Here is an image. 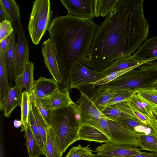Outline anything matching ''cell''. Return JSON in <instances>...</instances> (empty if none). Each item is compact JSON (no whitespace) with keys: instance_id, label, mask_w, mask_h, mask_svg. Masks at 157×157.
I'll use <instances>...</instances> for the list:
<instances>
[{"instance_id":"obj_20","label":"cell","mask_w":157,"mask_h":157,"mask_svg":"<svg viewBox=\"0 0 157 157\" xmlns=\"http://www.w3.org/2000/svg\"><path fill=\"white\" fill-rule=\"evenodd\" d=\"M146 61L134 58L132 55L118 59L101 71L107 75L115 71L125 69L134 67H139Z\"/></svg>"},{"instance_id":"obj_46","label":"cell","mask_w":157,"mask_h":157,"mask_svg":"<svg viewBox=\"0 0 157 157\" xmlns=\"http://www.w3.org/2000/svg\"><path fill=\"white\" fill-rule=\"evenodd\" d=\"M152 131L157 136V128L156 129L153 130Z\"/></svg>"},{"instance_id":"obj_6","label":"cell","mask_w":157,"mask_h":157,"mask_svg":"<svg viewBox=\"0 0 157 157\" xmlns=\"http://www.w3.org/2000/svg\"><path fill=\"white\" fill-rule=\"evenodd\" d=\"M12 24L17 37L15 46L13 69V78L15 80L22 74L27 63L29 61V48L21 21Z\"/></svg>"},{"instance_id":"obj_5","label":"cell","mask_w":157,"mask_h":157,"mask_svg":"<svg viewBox=\"0 0 157 157\" xmlns=\"http://www.w3.org/2000/svg\"><path fill=\"white\" fill-rule=\"evenodd\" d=\"M53 13L50 0H36L33 2L28 28L29 35L35 45L38 44L49 29Z\"/></svg>"},{"instance_id":"obj_14","label":"cell","mask_w":157,"mask_h":157,"mask_svg":"<svg viewBox=\"0 0 157 157\" xmlns=\"http://www.w3.org/2000/svg\"><path fill=\"white\" fill-rule=\"evenodd\" d=\"M59 88L58 83L53 78L40 77L34 81L33 92L36 97L45 98L48 97Z\"/></svg>"},{"instance_id":"obj_23","label":"cell","mask_w":157,"mask_h":157,"mask_svg":"<svg viewBox=\"0 0 157 157\" xmlns=\"http://www.w3.org/2000/svg\"><path fill=\"white\" fill-rule=\"evenodd\" d=\"M119 0H94V17H106L115 9Z\"/></svg>"},{"instance_id":"obj_8","label":"cell","mask_w":157,"mask_h":157,"mask_svg":"<svg viewBox=\"0 0 157 157\" xmlns=\"http://www.w3.org/2000/svg\"><path fill=\"white\" fill-rule=\"evenodd\" d=\"M111 138L109 142L139 147V133L129 130L114 120H108Z\"/></svg>"},{"instance_id":"obj_33","label":"cell","mask_w":157,"mask_h":157,"mask_svg":"<svg viewBox=\"0 0 157 157\" xmlns=\"http://www.w3.org/2000/svg\"><path fill=\"white\" fill-rule=\"evenodd\" d=\"M34 97L39 110L46 123L50 126V119L52 109L50 106L48 97L40 98H36L35 96Z\"/></svg>"},{"instance_id":"obj_47","label":"cell","mask_w":157,"mask_h":157,"mask_svg":"<svg viewBox=\"0 0 157 157\" xmlns=\"http://www.w3.org/2000/svg\"><path fill=\"white\" fill-rule=\"evenodd\" d=\"M154 88L157 90V81H156L155 84Z\"/></svg>"},{"instance_id":"obj_9","label":"cell","mask_w":157,"mask_h":157,"mask_svg":"<svg viewBox=\"0 0 157 157\" xmlns=\"http://www.w3.org/2000/svg\"><path fill=\"white\" fill-rule=\"evenodd\" d=\"M79 90L80 96L75 104L80 116L82 124L89 121L100 118L108 119L97 108L91 98L81 89Z\"/></svg>"},{"instance_id":"obj_27","label":"cell","mask_w":157,"mask_h":157,"mask_svg":"<svg viewBox=\"0 0 157 157\" xmlns=\"http://www.w3.org/2000/svg\"><path fill=\"white\" fill-rule=\"evenodd\" d=\"M47 157H62L54 131L51 126L48 128L45 144Z\"/></svg>"},{"instance_id":"obj_31","label":"cell","mask_w":157,"mask_h":157,"mask_svg":"<svg viewBox=\"0 0 157 157\" xmlns=\"http://www.w3.org/2000/svg\"><path fill=\"white\" fill-rule=\"evenodd\" d=\"M31 94L29 93L25 90L22 93L21 105V121L22 123L21 132L25 131L28 123L30 97Z\"/></svg>"},{"instance_id":"obj_18","label":"cell","mask_w":157,"mask_h":157,"mask_svg":"<svg viewBox=\"0 0 157 157\" xmlns=\"http://www.w3.org/2000/svg\"><path fill=\"white\" fill-rule=\"evenodd\" d=\"M69 90L67 88H59L48 97L52 109L65 107L74 103L70 98Z\"/></svg>"},{"instance_id":"obj_12","label":"cell","mask_w":157,"mask_h":157,"mask_svg":"<svg viewBox=\"0 0 157 157\" xmlns=\"http://www.w3.org/2000/svg\"><path fill=\"white\" fill-rule=\"evenodd\" d=\"M42 47L41 51L45 65L52 78L60 84L62 78L55 50L51 40L48 38L44 41Z\"/></svg>"},{"instance_id":"obj_45","label":"cell","mask_w":157,"mask_h":157,"mask_svg":"<svg viewBox=\"0 0 157 157\" xmlns=\"http://www.w3.org/2000/svg\"><path fill=\"white\" fill-rule=\"evenodd\" d=\"M94 157H110V156H101L98 155L97 153L94 154Z\"/></svg>"},{"instance_id":"obj_38","label":"cell","mask_w":157,"mask_h":157,"mask_svg":"<svg viewBox=\"0 0 157 157\" xmlns=\"http://www.w3.org/2000/svg\"><path fill=\"white\" fill-rule=\"evenodd\" d=\"M102 113L106 117L111 120H116L126 117H131L119 109L115 105L106 107L103 111Z\"/></svg>"},{"instance_id":"obj_42","label":"cell","mask_w":157,"mask_h":157,"mask_svg":"<svg viewBox=\"0 0 157 157\" xmlns=\"http://www.w3.org/2000/svg\"><path fill=\"white\" fill-rule=\"evenodd\" d=\"M130 157H157V152H147L142 151L140 154Z\"/></svg>"},{"instance_id":"obj_11","label":"cell","mask_w":157,"mask_h":157,"mask_svg":"<svg viewBox=\"0 0 157 157\" xmlns=\"http://www.w3.org/2000/svg\"><path fill=\"white\" fill-rule=\"evenodd\" d=\"M68 11V15L93 20V0H60Z\"/></svg>"},{"instance_id":"obj_35","label":"cell","mask_w":157,"mask_h":157,"mask_svg":"<svg viewBox=\"0 0 157 157\" xmlns=\"http://www.w3.org/2000/svg\"><path fill=\"white\" fill-rule=\"evenodd\" d=\"M138 67H134L122 70L112 72L102 78L95 82L90 83L89 85H91L94 88L96 86L105 85L117 78L125 73L130 70L136 69Z\"/></svg>"},{"instance_id":"obj_1","label":"cell","mask_w":157,"mask_h":157,"mask_svg":"<svg viewBox=\"0 0 157 157\" xmlns=\"http://www.w3.org/2000/svg\"><path fill=\"white\" fill-rule=\"evenodd\" d=\"M144 0H119L114 10L97 27L82 63L101 71L116 60L132 56L147 36L149 26Z\"/></svg>"},{"instance_id":"obj_37","label":"cell","mask_w":157,"mask_h":157,"mask_svg":"<svg viewBox=\"0 0 157 157\" xmlns=\"http://www.w3.org/2000/svg\"><path fill=\"white\" fill-rule=\"evenodd\" d=\"M154 109L157 108V90L153 88L138 90L136 93Z\"/></svg>"},{"instance_id":"obj_32","label":"cell","mask_w":157,"mask_h":157,"mask_svg":"<svg viewBox=\"0 0 157 157\" xmlns=\"http://www.w3.org/2000/svg\"><path fill=\"white\" fill-rule=\"evenodd\" d=\"M28 122L34 136L44 152V155L47 157L45 144L37 127L30 102L29 108Z\"/></svg>"},{"instance_id":"obj_19","label":"cell","mask_w":157,"mask_h":157,"mask_svg":"<svg viewBox=\"0 0 157 157\" xmlns=\"http://www.w3.org/2000/svg\"><path fill=\"white\" fill-rule=\"evenodd\" d=\"M114 94L113 90L109 89L105 85H101L99 86L91 98L96 107L102 113Z\"/></svg>"},{"instance_id":"obj_24","label":"cell","mask_w":157,"mask_h":157,"mask_svg":"<svg viewBox=\"0 0 157 157\" xmlns=\"http://www.w3.org/2000/svg\"><path fill=\"white\" fill-rule=\"evenodd\" d=\"M25 138L29 157H38L44 155V152L34 136L28 122L25 130Z\"/></svg>"},{"instance_id":"obj_34","label":"cell","mask_w":157,"mask_h":157,"mask_svg":"<svg viewBox=\"0 0 157 157\" xmlns=\"http://www.w3.org/2000/svg\"><path fill=\"white\" fill-rule=\"evenodd\" d=\"M113 91L114 95L109 101L106 107L128 100L132 96L136 94L137 91L136 90L129 89Z\"/></svg>"},{"instance_id":"obj_3","label":"cell","mask_w":157,"mask_h":157,"mask_svg":"<svg viewBox=\"0 0 157 157\" xmlns=\"http://www.w3.org/2000/svg\"><path fill=\"white\" fill-rule=\"evenodd\" d=\"M82 125L75 103L65 107L52 109L50 126L54 131L62 154L71 145L78 140V133Z\"/></svg>"},{"instance_id":"obj_30","label":"cell","mask_w":157,"mask_h":157,"mask_svg":"<svg viewBox=\"0 0 157 157\" xmlns=\"http://www.w3.org/2000/svg\"><path fill=\"white\" fill-rule=\"evenodd\" d=\"M138 139L142 149L157 152V136L152 131L149 135L139 133Z\"/></svg>"},{"instance_id":"obj_25","label":"cell","mask_w":157,"mask_h":157,"mask_svg":"<svg viewBox=\"0 0 157 157\" xmlns=\"http://www.w3.org/2000/svg\"><path fill=\"white\" fill-rule=\"evenodd\" d=\"M30 102L37 127L45 144L46 140L47 131L50 126L46 122L37 106L34 95L33 92L30 96Z\"/></svg>"},{"instance_id":"obj_29","label":"cell","mask_w":157,"mask_h":157,"mask_svg":"<svg viewBox=\"0 0 157 157\" xmlns=\"http://www.w3.org/2000/svg\"><path fill=\"white\" fill-rule=\"evenodd\" d=\"M126 101L130 106L139 112L153 118V111L154 109L137 94Z\"/></svg>"},{"instance_id":"obj_28","label":"cell","mask_w":157,"mask_h":157,"mask_svg":"<svg viewBox=\"0 0 157 157\" xmlns=\"http://www.w3.org/2000/svg\"><path fill=\"white\" fill-rule=\"evenodd\" d=\"M15 46V33L14 31L10 35L9 47L5 53L7 72L11 84L13 78Z\"/></svg>"},{"instance_id":"obj_43","label":"cell","mask_w":157,"mask_h":157,"mask_svg":"<svg viewBox=\"0 0 157 157\" xmlns=\"http://www.w3.org/2000/svg\"><path fill=\"white\" fill-rule=\"evenodd\" d=\"M5 20H8L7 16L4 9L0 5V23Z\"/></svg>"},{"instance_id":"obj_26","label":"cell","mask_w":157,"mask_h":157,"mask_svg":"<svg viewBox=\"0 0 157 157\" xmlns=\"http://www.w3.org/2000/svg\"><path fill=\"white\" fill-rule=\"evenodd\" d=\"M0 5L4 9L7 20L12 24L20 21L19 6L14 0H0Z\"/></svg>"},{"instance_id":"obj_36","label":"cell","mask_w":157,"mask_h":157,"mask_svg":"<svg viewBox=\"0 0 157 157\" xmlns=\"http://www.w3.org/2000/svg\"><path fill=\"white\" fill-rule=\"evenodd\" d=\"M65 157H94L89 145L82 147L80 144L72 147Z\"/></svg>"},{"instance_id":"obj_15","label":"cell","mask_w":157,"mask_h":157,"mask_svg":"<svg viewBox=\"0 0 157 157\" xmlns=\"http://www.w3.org/2000/svg\"><path fill=\"white\" fill-rule=\"evenodd\" d=\"M78 140L100 143L109 141V138L102 132L95 127L85 124H82L80 128Z\"/></svg>"},{"instance_id":"obj_10","label":"cell","mask_w":157,"mask_h":157,"mask_svg":"<svg viewBox=\"0 0 157 157\" xmlns=\"http://www.w3.org/2000/svg\"><path fill=\"white\" fill-rule=\"evenodd\" d=\"M95 151L100 155L113 157H130L142 152L136 147L110 142L98 147Z\"/></svg>"},{"instance_id":"obj_17","label":"cell","mask_w":157,"mask_h":157,"mask_svg":"<svg viewBox=\"0 0 157 157\" xmlns=\"http://www.w3.org/2000/svg\"><path fill=\"white\" fill-rule=\"evenodd\" d=\"M23 88L19 84L16 83L11 87L5 102L3 111L4 116L7 117H10V114L17 106H21V103Z\"/></svg>"},{"instance_id":"obj_4","label":"cell","mask_w":157,"mask_h":157,"mask_svg":"<svg viewBox=\"0 0 157 157\" xmlns=\"http://www.w3.org/2000/svg\"><path fill=\"white\" fill-rule=\"evenodd\" d=\"M137 68L125 73L105 85L111 90H138L154 88L157 81V65L145 62Z\"/></svg>"},{"instance_id":"obj_48","label":"cell","mask_w":157,"mask_h":157,"mask_svg":"<svg viewBox=\"0 0 157 157\" xmlns=\"http://www.w3.org/2000/svg\"><path fill=\"white\" fill-rule=\"evenodd\" d=\"M155 111H157V108H156L155 109Z\"/></svg>"},{"instance_id":"obj_13","label":"cell","mask_w":157,"mask_h":157,"mask_svg":"<svg viewBox=\"0 0 157 157\" xmlns=\"http://www.w3.org/2000/svg\"><path fill=\"white\" fill-rule=\"evenodd\" d=\"M132 56L136 59L157 65V36L147 40Z\"/></svg>"},{"instance_id":"obj_22","label":"cell","mask_w":157,"mask_h":157,"mask_svg":"<svg viewBox=\"0 0 157 157\" xmlns=\"http://www.w3.org/2000/svg\"><path fill=\"white\" fill-rule=\"evenodd\" d=\"M114 120L127 129L139 133L149 135L152 132L151 128L139 120L132 117H126Z\"/></svg>"},{"instance_id":"obj_40","label":"cell","mask_w":157,"mask_h":157,"mask_svg":"<svg viewBox=\"0 0 157 157\" xmlns=\"http://www.w3.org/2000/svg\"><path fill=\"white\" fill-rule=\"evenodd\" d=\"M12 24L10 21L8 20L4 21L0 23V42L10 36L14 31Z\"/></svg>"},{"instance_id":"obj_39","label":"cell","mask_w":157,"mask_h":157,"mask_svg":"<svg viewBox=\"0 0 157 157\" xmlns=\"http://www.w3.org/2000/svg\"><path fill=\"white\" fill-rule=\"evenodd\" d=\"M109 119L101 118L88 121L84 124L95 127L102 132L109 138L110 141L111 136L108 122Z\"/></svg>"},{"instance_id":"obj_44","label":"cell","mask_w":157,"mask_h":157,"mask_svg":"<svg viewBox=\"0 0 157 157\" xmlns=\"http://www.w3.org/2000/svg\"><path fill=\"white\" fill-rule=\"evenodd\" d=\"M154 115L153 118L157 123V112L154 109L153 111Z\"/></svg>"},{"instance_id":"obj_7","label":"cell","mask_w":157,"mask_h":157,"mask_svg":"<svg viewBox=\"0 0 157 157\" xmlns=\"http://www.w3.org/2000/svg\"><path fill=\"white\" fill-rule=\"evenodd\" d=\"M107 75L101 71L89 68L82 63H78L70 74L69 89L80 90L82 87L97 81Z\"/></svg>"},{"instance_id":"obj_41","label":"cell","mask_w":157,"mask_h":157,"mask_svg":"<svg viewBox=\"0 0 157 157\" xmlns=\"http://www.w3.org/2000/svg\"><path fill=\"white\" fill-rule=\"evenodd\" d=\"M10 36L0 42V54H5L9 44Z\"/></svg>"},{"instance_id":"obj_2","label":"cell","mask_w":157,"mask_h":157,"mask_svg":"<svg viewBox=\"0 0 157 157\" xmlns=\"http://www.w3.org/2000/svg\"><path fill=\"white\" fill-rule=\"evenodd\" d=\"M98 25L90 18L67 14L55 17L48 30L61 75L62 88L69 89L71 72L88 54Z\"/></svg>"},{"instance_id":"obj_16","label":"cell","mask_w":157,"mask_h":157,"mask_svg":"<svg viewBox=\"0 0 157 157\" xmlns=\"http://www.w3.org/2000/svg\"><path fill=\"white\" fill-rule=\"evenodd\" d=\"M5 54H0V109L3 110L5 102L11 87L8 81Z\"/></svg>"},{"instance_id":"obj_21","label":"cell","mask_w":157,"mask_h":157,"mask_svg":"<svg viewBox=\"0 0 157 157\" xmlns=\"http://www.w3.org/2000/svg\"><path fill=\"white\" fill-rule=\"evenodd\" d=\"M34 64L29 61L26 64L25 68L22 74L15 80L16 83L18 84L25 91L30 94L33 91L34 80L33 78Z\"/></svg>"}]
</instances>
